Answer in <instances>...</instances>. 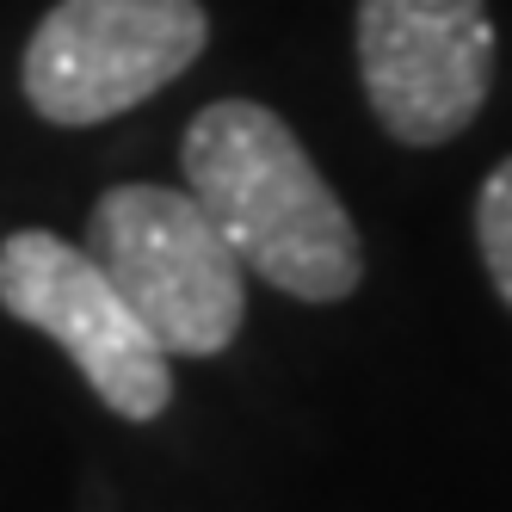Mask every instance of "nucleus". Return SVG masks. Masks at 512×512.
Returning <instances> with one entry per match:
<instances>
[{"mask_svg":"<svg viewBox=\"0 0 512 512\" xmlns=\"http://www.w3.org/2000/svg\"><path fill=\"white\" fill-rule=\"evenodd\" d=\"M204 44L198 0H56L19 56V87L44 124L87 130L173 87Z\"/></svg>","mask_w":512,"mask_h":512,"instance_id":"nucleus-3","label":"nucleus"},{"mask_svg":"<svg viewBox=\"0 0 512 512\" xmlns=\"http://www.w3.org/2000/svg\"><path fill=\"white\" fill-rule=\"evenodd\" d=\"M186 192L235 247L241 272H260L297 303H346L364 284V241L309 149L272 105L216 99L179 142Z\"/></svg>","mask_w":512,"mask_h":512,"instance_id":"nucleus-1","label":"nucleus"},{"mask_svg":"<svg viewBox=\"0 0 512 512\" xmlns=\"http://www.w3.org/2000/svg\"><path fill=\"white\" fill-rule=\"evenodd\" d=\"M475 247H482V266L500 290V303L512 309V155L475 192Z\"/></svg>","mask_w":512,"mask_h":512,"instance_id":"nucleus-6","label":"nucleus"},{"mask_svg":"<svg viewBox=\"0 0 512 512\" xmlns=\"http://www.w3.org/2000/svg\"><path fill=\"white\" fill-rule=\"evenodd\" d=\"M87 253L124 290V303L161 340L167 358H216L235 346L247 321L241 260L192 192H99V204L87 210Z\"/></svg>","mask_w":512,"mask_h":512,"instance_id":"nucleus-2","label":"nucleus"},{"mask_svg":"<svg viewBox=\"0 0 512 512\" xmlns=\"http://www.w3.org/2000/svg\"><path fill=\"white\" fill-rule=\"evenodd\" d=\"M358 81L401 149H438L475 124L494 87L482 0H358Z\"/></svg>","mask_w":512,"mask_h":512,"instance_id":"nucleus-5","label":"nucleus"},{"mask_svg":"<svg viewBox=\"0 0 512 512\" xmlns=\"http://www.w3.org/2000/svg\"><path fill=\"white\" fill-rule=\"evenodd\" d=\"M0 309L56 340L118 420L149 426L167 414L173 358L81 241H62L50 229L7 235L0 241Z\"/></svg>","mask_w":512,"mask_h":512,"instance_id":"nucleus-4","label":"nucleus"}]
</instances>
